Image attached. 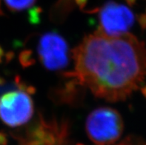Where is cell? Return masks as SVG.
<instances>
[{
  "label": "cell",
  "instance_id": "7",
  "mask_svg": "<svg viewBox=\"0 0 146 145\" xmlns=\"http://www.w3.org/2000/svg\"><path fill=\"white\" fill-rule=\"evenodd\" d=\"M142 92H143V95L146 97V86L144 87L143 89H142Z\"/></svg>",
  "mask_w": 146,
  "mask_h": 145
},
{
  "label": "cell",
  "instance_id": "6",
  "mask_svg": "<svg viewBox=\"0 0 146 145\" xmlns=\"http://www.w3.org/2000/svg\"><path fill=\"white\" fill-rule=\"evenodd\" d=\"M7 9L13 12H21L33 7L36 0H3Z\"/></svg>",
  "mask_w": 146,
  "mask_h": 145
},
{
  "label": "cell",
  "instance_id": "4",
  "mask_svg": "<svg viewBox=\"0 0 146 145\" xmlns=\"http://www.w3.org/2000/svg\"><path fill=\"white\" fill-rule=\"evenodd\" d=\"M135 22V17L129 7L116 2L106 3L99 11L100 33L117 36L128 33Z\"/></svg>",
  "mask_w": 146,
  "mask_h": 145
},
{
  "label": "cell",
  "instance_id": "5",
  "mask_svg": "<svg viewBox=\"0 0 146 145\" xmlns=\"http://www.w3.org/2000/svg\"><path fill=\"white\" fill-rule=\"evenodd\" d=\"M36 50L39 62L48 70H62L68 64V46L56 32H47L41 36Z\"/></svg>",
  "mask_w": 146,
  "mask_h": 145
},
{
  "label": "cell",
  "instance_id": "3",
  "mask_svg": "<svg viewBox=\"0 0 146 145\" xmlns=\"http://www.w3.org/2000/svg\"><path fill=\"white\" fill-rule=\"evenodd\" d=\"M25 85L17 90L0 96V119L9 127H19L27 123L33 114V101Z\"/></svg>",
  "mask_w": 146,
  "mask_h": 145
},
{
  "label": "cell",
  "instance_id": "2",
  "mask_svg": "<svg viewBox=\"0 0 146 145\" xmlns=\"http://www.w3.org/2000/svg\"><path fill=\"white\" fill-rule=\"evenodd\" d=\"M86 132L96 145H113L123 132V121L118 111L111 107H99L88 116Z\"/></svg>",
  "mask_w": 146,
  "mask_h": 145
},
{
  "label": "cell",
  "instance_id": "1",
  "mask_svg": "<svg viewBox=\"0 0 146 145\" xmlns=\"http://www.w3.org/2000/svg\"><path fill=\"white\" fill-rule=\"evenodd\" d=\"M73 58L74 71L66 75L107 101L125 100L146 73L145 45L128 33L109 36L96 31L73 50Z\"/></svg>",
  "mask_w": 146,
  "mask_h": 145
}]
</instances>
